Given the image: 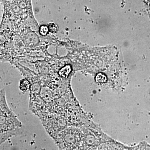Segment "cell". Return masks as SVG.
<instances>
[{"instance_id": "obj_1", "label": "cell", "mask_w": 150, "mask_h": 150, "mask_svg": "<svg viewBox=\"0 0 150 150\" xmlns=\"http://www.w3.org/2000/svg\"><path fill=\"white\" fill-rule=\"evenodd\" d=\"M21 123L9 108L6 101L4 90L1 91V134L21 128Z\"/></svg>"}, {"instance_id": "obj_2", "label": "cell", "mask_w": 150, "mask_h": 150, "mask_svg": "<svg viewBox=\"0 0 150 150\" xmlns=\"http://www.w3.org/2000/svg\"><path fill=\"white\" fill-rule=\"evenodd\" d=\"M71 67L69 65H66L62 68L59 71V75L62 77L67 79L71 71Z\"/></svg>"}, {"instance_id": "obj_3", "label": "cell", "mask_w": 150, "mask_h": 150, "mask_svg": "<svg viewBox=\"0 0 150 150\" xmlns=\"http://www.w3.org/2000/svg\"><path fill=\"white\" fill-rule=\"evenodd\" d=\"M30 86V84L27 80L24 79L21 81L19 88L23 92L27 91L29 89Z\"/></svg>"}, {"instance_id": "obj_4", "label": "cell", "mask_w": 150, "mask_h": 150, "mask_svg": "<svg viewBox=\"0 0 150 150\" xmlns=\"http://www.w3.org/2000/svg\"><path fill=\"white\" fill-rule=\"evenodd\" d=\"M95 81L97 83H105L107 81V77L104 74L99 73L96 76Z\"/></svg>"}, {"instance_id": "obj_5", "label": "cell", "mask_w": 150, "mask_h": 150, "mask_svg": "<svg viewBox=\"0 0 150 150\" xmlns=\"http://www.w3.org/2000/svg\"><path fill=\"white\" fill-rule=\"evenodd\" d=\"M48 28L49 31L53 33H55L58 32V29H59L58 25L54 23H49Z\"/></svg>"}, {"instance_id": "obj_6", "label": "cell", "mask_w": 150, "mask_h": 150, "mask_svg": "<svg viewBox=\"0 0 150 150\" xmlns=\"http://www.w3.org/2000/svg\"><path fill=\"white\" fill-rule=\"evenodd\" d=\"M49 31L48 27L46 25H42L40 27V33L41 35L44 36L47 35Z\"/></svg>"}]
</instances>
